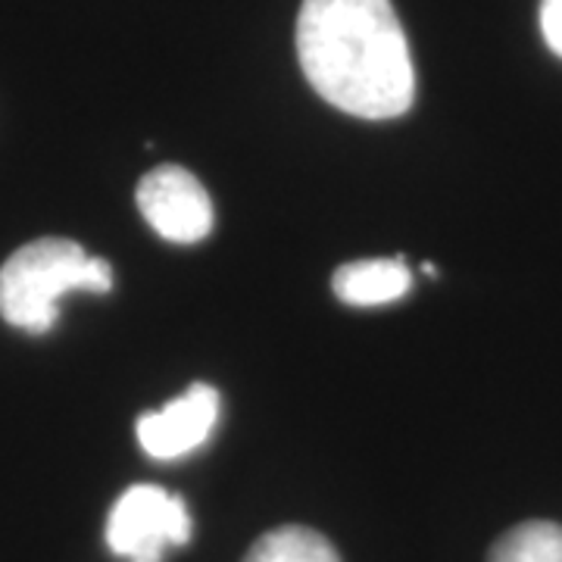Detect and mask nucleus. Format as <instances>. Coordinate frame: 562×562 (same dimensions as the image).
Segmentation results:
<instances>
[{"label":"nucleus","mask_w":562,"mask_h":562,"mask_svg":"<svg viewBox=\"0 0 562 562\" xmlns=\"http://www.w3.org/2000/svg\"><path fill=\"white\" fill-rule=\"evenodd\" d=\"M138 206L162 241L198 244L213 228V203L201 181L181 166H157L138 184Z\"/></svg>","instance_id":"20e7f679"},{"label":"nucleus","mask_w":562,"mask_h":562,"mask_svg":"<svg viewBox=\"0 0 562 562\" xmlns=\"http://www.w3.org/2000/svg\"><path fill=\"white\" fill-rule=\"evenodd\" d=\"M220 419V391L191 384L181 397L138 419V441L154 460H179L198 450Z\"/></svg>","instance_id":"39448f33"},{"label":"nucleus","mask_w":562,"mask_h":562,"mask_svg":"<svg viewBox=\"0 0 562 562\" xmlns=\"http://www.w3.org/2000/svg\"><path fill=\"white\" fill-rule=\"evenodd\" d=\"M113 269L101 257H88L76 241L41 238L20 247L0 269V316L13 328L44 335L57 322V303L69 291L106 294Z\"/></svg>","instance_id":"f03ea898"},{"label":"nucleus","mask_w":562,"mask_h":562,"mask_svg":"<svg viewBox=\"0 0 562 562\" xmlns=\"http://www.w3.org/2000/svg\"><path fill=\"white\" fill-rule=\"evenodd\" d=\"M487 562H562L560 522H522L491 547Z\"/></svg>","instance_id":"6e6552de"},{"label":"nucleus","mask_w":562,"mask_h":562,"mask_svg":"<svg viewBox=\"0 0 562 562\" xmlns=\"http://www.w3.org/2000/svg\"><path fill=\"white\" fill-rule=\"evenodd\" d=\"M297 57L322 101L394 120L416 101V69L391 0H303Z\"/></svg>","instance_id":"f257e3e1"},{"label":"nucleus","mask_w":562,"mask_h":562,"mask_svg":"<svg viewBox=\"0 0 562 562\" xmlns=\"http://www.w3.org/2000/svg\"><path fill=\"white\" fill-rule=\"evenodd\" d=\"M191 513L179 494L135 484L113 503L106 519L110 550L128 562H162L169 547L191 541Z\"/></svg>","instance_id":"7ed1b4c3"},{"label":"nucleus","mask_w":562,"mask_h":562,"mask_svg":"<svg viewBox=\"0 0 562 562\" xmlns=\"http://www.w3.org/2000/svg\"><path fill=\"white\" fill-rule=\"evenodd\" d=\"M409 284H413V272L401 257L347 262L331 279L335 294L350 306H382V303L401 301Z\"/></svg>","instance_id":"423d86ee"},{"label":"nucleus","mask_w":562,"mask_h":562,"mask_svg":"<svg viewBox=\"0 0 562 562\" xmlns=\"http://www.w3.org/2000/svg\"><path fill=\"white\" fill-rule=\"evenodd\" d=\"M541 32L547 47L562 57V0H543L541 3Z\"/></svg>","instance_id":"1a4fd4ad"},{"label":"nucleus","mask_w":562,"mask_h":562,"mask_svg":"<svg viewBox=\"0 0 562 562\" xmlns=\"http://www.w3.org/2000/svg\"><path fill=\"white\" fill-rule=\"evenodd\" d=\"M244 562H341L335 547L322 538L319 531L303 525H284L247 550Z\"/></svg>","instance_id":"0eeeda50"}]
</instances>
